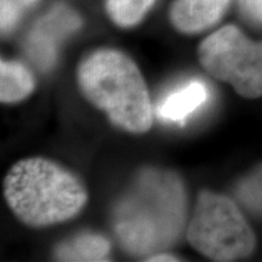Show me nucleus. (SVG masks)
Segmentation results:
<instances>
[{
  "label": "nucleus",
  "mask_w": 262,
  "mask_h": 262,
  "mask_svg": "<svg viewBox=\"0 0 262 262\" xmlns=\"http://www.w3.org/2000/svg\"><path fill=\"white\" fill-rule=\"evenodd\" d=\"M147 261H157V262L168 261V262H171V261H179V258L176 256H173V255H170V254H166V253H157V254H153V255H150V256H148Z\"/></svg>",
  "instance_id": "nucleus-15"
},
{
  "label": "nucleus",
  "mask_w": 262,
  "mask_h": 262,
  "mask_svg": "<svg viewBox=\"0 0 262 262\" xmlns=\"http://www.w3.org/2000/svg\"><path fill=\"white\" fill-rule=\"evenodd\" d=\"M208 98V86L201 80H191L164 98L158 104L157 114L164 122L183 123L205 104Z\"/></svg>",
  "instance_id": "nucleus-8"
},
{
  "label": "nucleus",
  "mask_w": 262,
  "mask_h": 262,
  "mask_svg": "<svg viewBox=\"0 0 262 262\" xmlns=\"http://www.w3.org/2000/svg\"><path fill=\"white\" fill-rule=\"evenodd\" d=\"M239 4L249 18L262 25V0H239Z\"/></svg>",
  "instance_id": "nucleus-14"
},
{
  "label": "nucleus",
  "mask_w": 262,
  "mask_h": 262,
  "mask_svg": "<svg viewBox=\"0 0 262 262\" xmlns=\"http://www.w3.org/2000/svg\"><path fill=\"white\" fill-rule=\"evenodd\" d=\"M35 79L26 66L16 61L0 63V100L3 103H17L33 93Z\"/></svg>",
  "instance_id": "nucleus-10"
},
{
  "label": "nucleus",
  "mask_w": 262,
  "mask_h": 262,
  "mask_svg": "<svg viewBox=\"0 0 262 262\" xmlns=\"http://www.w3.org/2000/svg\"><path fill=\"white\" fill-rule=\"evenodd\" d=\"M228 4L229 0H176L170 10V19L178 31L193 34L214 26Z\"/></svg>",
  "instance_id": "nucleus-7"
},
{
  "label": "nucleus",
  "mask_w": 262,
  "mask_h": 262,
  "mask_svg": "<svg viewBox=\"0 0 262 262\" xmlns=\"http://www.w3.org/2000/svg\"><path fill=\"white\" fill-rule=\"evenodd\" d=\"M185 214V188L178 176L148 170L116 208L114 231L130 254L153 255L178 239Z\"/></svg>",
  "instance_id": "nucleus-1"
},
{
  "label": "nucleus",
  "mask_w": 262,
  "mask_h": 262,
  "mask_svg": "<svg viewBox=\"0 0 262 262\" xmlns=\"http://www.w3.org/2000/svg\"><path fill=\"white\" fill-rule=\"evenodd\" d=\"M10 2H11L12 4L16 6L19 11H21L22 9H26V8H28V6L34 4L37 0H10Z\"/></svg>",
  "instance_id": "nucleus-16"
},
{
  "label": "nucleus",
  "mask_w": 262,
  "mask_h": 262,
  "mask_svg": "<svg viewBox=\"0 0 262 262\" xmlns=\"http://www.w3.org/2000/svg\"><path fill=\"white\" fill-rule=\"evenodd\" d=\"M0 10H2V31L3 33L9 32L17 22L21 11L12 4L10 0H2L0 4Z\"/></svg>",
  "instance_id": "nucleus-13"
},
{
  "label": "nucleus",
  "mask_w": 262,
  "mask_h": 262,
  "mask_svg": "<svg viewBox=\"0 0 262 262\" xmlns=\"http://www.w3.org/2000/svg\"><path fill=\"white\" fill-rule=\"evenodd\" d=\"M155 0H107V12L114 24L120 27H131L139 24Z\"/></svg>",
  "instance_id": "nucleus-11"
},
{
  "label": "nucleus",
  "mask_w": 262,
  "mask_h": 262,
  "mask_svg": "<svg viewBox=\"0 0 262 262\" xmlns=\"http://www.w3.org/2000/svg\"><path fill=\"white\" fill-rule=\"evenodd\" d=\"M188 241L198 253L214 261L244 258L254 251L256 238L235 203L217 193H199L189 222Z\"/></svg>",
  "instance_id": "nucleus-4"
},
{
  "label": "nucleus",
  "mask_w": 262,
  "mask_h": 262,
  "mask_svg": "<svg viewBox=\"0 0 262 262\" xmlns=\"http://www.w3.org/2000/svg\"><path fill=\"white\" fill-rule=\"evenodd\" d=\"M81 93L120 129L143 134L153 124L146 81L135 62L123 52L100 49L80 62L77 72Z\"/></svg>",
  "instance_id": "nucleus-3"
},
{
  "label": "nucleus",
  "mask_w": 262,
  "mask_h": 262,
  "mask_svg": "<svg viewBox=\"0 0 262 262\" xmlns=\"http://www.w3.org/2000/svg\"><path fill=\"white\" fill-rule=\"evenodd\" d=\"M80 26L77 14L64 6L51 10L38 22L29 34L27 50L41 70L51 67L56 55V45L66 34L74 32Z\"/></svg>",
  "instance_id": "nucleus-6"
},
{
  "label": "nucleus",
  "mask_w": 262,
  "mask_h": 262,
  "mask_svg": "<svg viewBox=\"0 0 262 262\" xmlns=\"http://www.w3.org/2000/svg\"><path fill=\"white\" fill-rule=\"evenodd\" d=\"M4 196L16 217L34 228L71 220L88 202L86 189L74 173L39 157L19 160L9 170Z\"/></svg>",
  "instance_id": "nucleus-2"
},
{
  "label": "nucleus",
  "mask_w": 262,
  "mask_h": 262,
  "mask_svg": "<svg viewBox=\"0 0 262 262\" xmlns=\"http://www.w3.org/2000/svg\"><path fill=\"white\" fill-rule=\"evenodd\" d=\"M235 195L248 210L262 216V164L238 182Z\"/></svg>",
  "instance_id": "nucleus-12"
},
{
  "label": "nucleus",
  "mask_w": 262,
  "mask_h": 262,
  "mask_svg": "<svg viewBox=\"0 0 262 262\" xmlns=\"http://www.w3.org/2000/svg\"><path fill=\"white\" fill-rule=\"evenodd\" d=\"M111 244L107 238L96 233H80L61 243L55 250L58 261H104L110 255Z\"/></svg>",
  "instance_id": "nucleus-9"
},
{
  "label": "nucleus",
  "mask_w": 262,
  "mask_h": 262,
  "mask_svg": "<svg viewBox=\"0 0 262 262\" xmlns=\"http://www.w3.org/2000/svg\"><path fill=\"white\" fill-rule=\"evenodd\" d=\"M202 67L245 98L262 96V41L255 42L235 26H225L202 41Z\"/></svg>",
  "instance_id": "nucleus-5"
}]
</instances>
